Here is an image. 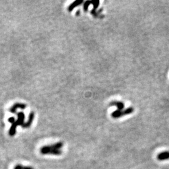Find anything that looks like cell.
Wrapping results in <instances>:
<instances>
[{"label": "cell", "instance_id": "obj_8", "mask_svg": "<svg viewBox=\"0 0 169 169\" xmlns=\"http://www.w3.org/2000/svg\"><path fill=\"white\" fill-rule=\"evenodd\" d=\"M51 148L55 150H60L63 147V143L61 142H58L53 145H51Z\"/></svg>", "mask_w": 169, "mask_h": 169}, {"label": "cell", "instance_id": "obj_7", "mask_svg": "<svg viewBox=\"0 0 169 169\" xmlns=\"http://www.w3.org/2000/svg\"><path fill=\"white\" fill-rule=\"evenodd\" d=\"M125 113L124 110H116L112 113V116L114 118H118L120 117H122L123 116H125Z\"/></svg>", "mask_w": 169, "mask_h": 169}, {"label": "cell", "instance_id": "obj_12", "mask_svg": "<svg viewBox=\"0 0 169 169\" xmlns=\"http://www.w3.org/2000/svg\"><path fill=\"white\" fill-rule=\"evenodd\" d=\"M14 169H33L30 167H24L21 165H17Z\"/></svg>", "mask_w": 169, "mask_h": 169}, {"label": "cell", "instance_id": "obj_9", "mask_svg": "<svg viewBox=\"0 0 169 169\" xmlns=\"http://www.w3.org/2000/svg\"><path fill=\"white\" fill-rule=\"evenodd\" d=\"M91 4L93 6V9L96 10V9H97L99 6V4H100V2L99 0H94V1H91Z\"/></svg>", "mask_w": 169, "mask_h": 169}, {"label": "cell", "instance_id": "obj_1", "mask_svg": "<svg viewBox=\"0 0 169 169\" xmlns=\"http://www.w3.org/2000/svg\"><path fill=\"white\" fill-rule=\"evenodd\" d=\"M24 120H25V114L23 112H19L18 113V120H15V119L13 117H11L8 119L9 122L11 124V128L9 131V134L11 136L15 135L16 133V127L18 125H23L24 124Z\"/></svg>", "mask_w": 169, "mask_h": 169}, {"label": "cell", "instance_id": "obj_5", "mask_svg": "<svg viewBox=\"0 0 169 169\" xmlns=\"http://www.w3.org/2000/svg\"><path fill=\"white\" fill-rule=\"evenodd\" d=\"M110 107H112V106H115L116 107H117V110H122L124 108V104L122 102H118V101H113L110 104Z\"/></svg>", "mask_w": 169, "mask_h": 169}, {"label": "cell", "instance_id": "obj_11", "mask_svg": "<svg viewBox=\"0 0 169 169\" xmlns=\"http://www.w3.org/2000/svg\"><path fill=\"white\" fill-rule=\"evenodd\" d=\"M90 4H91V1H86L84 3H83V10L87 12L88 11V7L90 5Z\"/></svg>", "mask_w": 169, "mask_h": 169}, {"label": "cell", "instance_id": "obj_2", "mask_svg": "<svg viewBox=\"0 0 169 169\" xmlns=\"http://www.w3.org/2000/svg\"><path fill=\"white\" fill-rule=\"evenodd\" d=\"M40 152L42 154H53V155H59L61 154V152L60 150H55L51 148L50 146H44L41 147L40 150Z\"/></svg>", "mask_w": 169, "mask_h": 169}, {"label": "cell", "instance_id": "obj_13", "mask_svg": "<svg viewBox=\"0 0 169 169\" xmlns=\"http://www.w3.org/2000/svg\"><path fill=\"white\" fill-rule=\"evenodd\" d=\"M91 15L94 16V17H95V18H98L99 16V13H98V11H96L95 10H94V9H93L91 11Z\"/></svg>", "mask_w": 169, "mask_h": 169}, {"label": "cell", "instance_id": "obj_6", "mask_svg": "<svg viewBox=\"0 0 169 169\" xmlns=\"http://www.w3.org/2000/svg\"><path fill=\"white\" fill-rule=\"evenodd\" d=\"M26 107H27L26 104H19V103L15 104L10 108V112H11V113H16V109H17V108L25 109Z\"/></svg>", "mask_w": 169, "mask_h": 169}, {"label": "cell", "instance_id": "obj_10", "mask_svg": "<svg viewBox=\"0 0 169 169\" xmlns=\"http://www.w3.org/2000/svg\"><path fill=\"white\" fill-rule=\"evenodd\" d=\"M169 157V154L168 153H162L161 154H160L158 157V159L160 160H163V159H165V158H167Z\"/></svg>", "mask_w": 169, "mask_h": 169}, {"label": "cell", "instance_id": "obj_4", "mask_svg": "<svg viewBox=\"0 0 169 169\" xmlns=\"http://www.w3.org/2000/svg\"><path fill=\"white\" fill-rule=\"evenodd\" d=\"M34 117H35V113L33 112H31L30 115H29V117H28V122L25 124H24L23 125H22V127H23V128H28V127H30L32 125V123H33Z\"/></svg>", "mask_w": 169, "mask_h": 169}, {"label": "cell", "instance_id": "obj_3", "mask_svg": "<svg viewBox=\"0 0 169 169\" xmlns=\"http://www.w3.org/2000/svg\"><path fill=\"white\" fill-rule=\"evenodd\" d=\"M83 3V0H76L75 2H74V3H72L68 6V11H70V12L72 11L74 8H75L77 7L78 6L81 5Z\"/></svg>", "mask_w": 169, "mask_h": 169}, {"label": "cell", "instance_id": "obj_14", "mask_svg": "<svg viewBox=\"0 0 169 169\" xmlns=\"http://www.w3.org/2000/svg\"><path fill=\"white\" fill-rule=\"evenodd\" d=\"M80 10H78V11L76 13V15H77V16H79V15H80Z\"/></svg>", "mask_w": 169, "mask_h": 169}]
</instances>
